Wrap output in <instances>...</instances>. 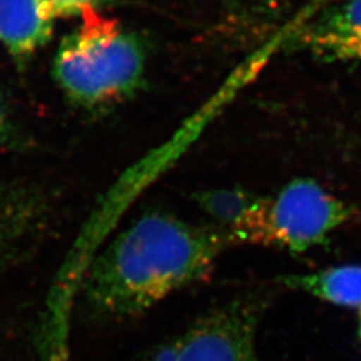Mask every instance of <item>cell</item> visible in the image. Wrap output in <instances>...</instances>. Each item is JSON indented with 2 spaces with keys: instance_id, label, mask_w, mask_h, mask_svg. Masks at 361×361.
<instances>
[{
  "instance_id": "6da1fadb",
  "label": "cell",
  "mask_w": 361,
  "mask_h": 361,
  "mask_svg": "<svg viewBox=\"0 0 361 361\" xmlns=\"http://www.w3.org/2000/svg\"><path fill=\"white\" fill-rule=\"evenodd\" d=\"M232 244L231 236L211 223L145 212L97 252L77 300L82 297L87 312L101 319L134 318L208 277Z\"/></svg>"
},
{
  "instance_id": "7a4b0ae2",
  "label": "cell",
  "mask_w": 361,
  "mask_h": 361,
  "mask_svg": "<svg viewBox=\"0 0 361 361\" xmlns=\"http://www.w3.org/2000/svg\"><path fill=\"white\" fill-rule=\"evenodd\" d=\"M145 63V49L137 37L119 21L90 11L82 25L62 39L53 75L71 104L95 111L137 92Z\"/></svg>"
},
{
  "instance_id": "3957f363",
  "label": "cell",
  "mask_w": 361,
  "mask_h": 361,
  "mask_svg": "<svg viewBox=\"0 0 361 361\" xmlns=\"http://www.w3.org/2000/svg\"><path fill=\"white\" fill-rule=\"evenodd\" d=\"M267 302L253 292L224 302L135 361H262L257 330Z\"/></svg>"
},
{
  "instance_id": "277c9868",
  "label": "cell",
  "mask_w": 361,
  "mask_h": 361,
  "mask_svg": "<svg viewBox=\"0 0 361 361\" xmlns=\"http://www.w3.org/2000/svg\"><path fill=\"white\" fill-rule=\"evenodd\" d=\"M353 217V208L314 179L297 178L276 197H265L253 244L306 253L324 245Z\"/></svg>"
},
{
  "instance_id": "5b68a950",
  "label": "cell",
  "mask_w": 361,
  "mask_h": 361,
  "mask_svg": "<svg viewBox=\"0 0 361 361\" xmlns=\"http://www.w3.org/2000/svg\"><path fill=\"white\" fill-rule=\"evenodd\" d=\"M301 47L329 61H361V0H346L304 29Z\"/></svg>"
},
{
  "instance_id": "8992f818",
  "label": "cell",
  "mask_w": 361,
  "mask_h": 361,
  "mask_svg": "<svg viewBox=\"0 0 361 361\" xmlns=\"http://www.w3.org/2000/svg\"><path fill=\"white\" fill-rule=\"evenodd\" d=\"M53 30L54 20L45 16L41 0H0V42L17 62L29 61Z\"/></svg>"
},
{
  "instance_id": "52a82bcc",
  "label": "cell",
  "mask_w": 361,
  "mask_h": 361,
  "mask_svg": "<svg viewBox=\"0 0 361 361\" xmlns=\"http://www.w3.org/2000/svg\"><path fill=\"white\" fill-rule=\"evenodd\" d=\"M197 207L231 236L233 244L252 243L255 226L265 197L243 188H219L200 191L193 196Z\"/></svg>"
},
{
  "instance_id": "ba28073f",
  "label": "cell",
  "mask_w": 361,
  "mask_h": 361,
  "mask_svg": "<svg viewBox=\"0 0 361 361\" xmlns=\"http://www.w3.org/2000/svg\"><path fill=\"white\" fill-rule=\"evenodd\" d=\"M286 288L338 307L361 309V265H338L281 279Z\"/></svg>"
},
{
  "instance_id": "9c48e42d",
  "label": "cell",
  "mask_w": 361,
  "mask_h": 361,
  "mask_svg": "<svg viewBox=\"0 0 361 361\" xmlns=\"http://www.w3.org/2000/svg\"><path fill=\"white\" fill-rule=\"evenodd\" d=\"M26 212L16 211L13 203L0 202V267L5 265L26 233Z\"/></svg>"
},
{
  "instance_id": "30bf717a",
  "label": "cell",
  "mask_w": 361,
  "mask_h": 361,
  "mask_svg": "<svg viewBox=\"0 0 361 361\" xmlns=\"http://www.w3.org/2000/svg\"><path fill=\"white\" fill-rule=\"evenodd\" d=\"M107 0H41L44 13L51 20L85 16L97 11Z\"/></svg>"
},
{
  "instance_id": "8fae6325",
  "label": "cell",
  "mask_w": 361,
  "mask_h": 361,
  "mask_svg": "<svg viewBox=\"0 0 361 361\" xmlns=\"http://www.w3.org/2000/svg\"><path fill=\"white\" fill-rule=\"evenodd\" d=\"M9 137H11V126H9L2 97H0V146L5 145L9 140Z\"/></svg>"
},
{
  "instance_id": "7c38bea8",
  "label": "cell",
  "mask_w": 361,
  "mask_h": 361,
  "mask_svg": "<svg viewBox=\"0 0 361 361\" xmlns=\"http://www.w3.org/2000/svg\"><path fill=\"white\" fill-rule=\"evenodd\" d=\"M360 336H361V319H360Z\"/></svg>"
}]
</instances>
